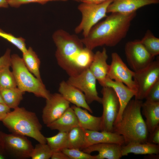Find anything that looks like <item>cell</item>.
<instances>
[{
  "label": "cell",
  "instance_id": "obj_1",
  "mask_svg": "<svg viewBox=\"0 0 159 159\" xmlns=\"http://www.w3.org/2000/svg\"><path fill=\"white\" fill-rule=\"evenodd\" d=\"M136 12L128 14L112 13L93 26L81 39L85 47L92 50L103 46L114 47L126 36Z\"/></svg>",
  "mask_w": 159,
  "mask_h": 159
},
{
  "label": "cell",
  "instance_id": "obj_2",
  "mask_svg": "<svg viewBox=\"0 0 159 159\" xmlns=\"http://www.w3.org/2000/svg\"><path fill=\"white\" fill-rule=\"evenodd\" d=\"M143 102L131 100L124 110L120 120L114 124L113 132L122 135L125 145L148 142V132L141 115Z\"/></svg>",
  "mask_w": 159,
  "mask_h": 159
},
{
  "label": "cell",
  "instance_id": "obj_3",
  "mask_svg": "<svg viewBox=\"0 0 159 159\" xmlns=\"http://www.w3.org/2000/svg\"><path fill=\"white\" fill-rule=\"evenodd\" d=\"M52 38L56 47L55 56L59 65L69 77L81 73L78 60L84 47L81 39L62 29L55 31Z\"/></svg>",
  "mask_w": 159,
  "mask_h": 159
},
{
  "label": "cell",
  "instance_id": "obj_4",
  "mask_svg": "<svg viewBox=\"0 0 159 159\" xmlns=\"http://www.w3.org/2000/svg\"><path fill=\"white\" fill-rule=\"evenodd\" d=\"M11 133L32 138L41 143H47L41 132L42 125L36 114L19 107L9 113L2 121Z\"/></svg>",
  "mask_w": 159,
  "mask_h": 159
},
{
  "label": "cell",
  "instance_id": "obj_5",
  "mask_svg": "<svg viewBox=\"0 0 159 159\" xmlns=\"http://www.w3.org/2000/svg\"><path fill=\"white\" fill-rule=\"evenodd\" d=\"M11 67L17 87L23 92L33 93L35 96L47 99L51 94L42 81L36 77L27 69L22 58L18 55L11 56Z\"/></svg>",
  "mask_w": 159,
  "mask_h": 159
},
{
  "label": "cell",
  "instance_id": "obj_6",
  "mask_svg": "<svg viewBox=\"0 0 159 159\" xmlns=\"http://www.w3.org/2000/svg\"><path fill=\"white\" fill-rule=\"evenodd\" d=\"M113 0H107L100 4L82 2L77 8L82 15L80 24L75 27L76 34L82 32L84 37L87 36L92 28L107 16V8Z\"/></svg>",
  "mask_w": 159,
  "mask_h": 159
},
{
  "label": "cell",
  "instance_id": "obj_7",
  "mask_svg": "<svg viewBox=\"0 0 159 159\" xmlns=\"http://www.w3.org/2000/svg\"><path fill=\"white\" fill-rule=\"evenodd\" d=\"M0 145L9 157L16 159L30 158L33 147L27 137L0 131Z\"/></svg>",
  "mask_w": 159,
  "mask_h": 159
},
{
  "label": "cell",
  "instance_id": "obj_8",
  "mask_svg": "<svg viewBox=\"0 0 159 159\" xmlns=\"http://www.w3.org/2000/svg\"><path fill=\"white\" fill-rule=\"evenodd\" d=\"M101 103L103 107L102 131L113 132L114 123L118 116L120 105L118 97L114 90L103 87Z\"/></svg>",
  "mask_w": 159,
  "mask_h": 159
},
{
  "label": "cell",
  "instance_id": "obj_9",
  "mask_svg": "<svg viewBox=\"0 0 159 159\" xmlns=\"http://www.w3.org/2000/svg\"><path fill=\"white\" fill-rule=\"evenodd\" d=\"M137 87L135 99H145L149 90L159 80V61H152L145 68L134 72L133 77Z\"/></svg>",
  "mask_w": 159,
  "mask_h": 159
},
{
  "label": "cell",
  "instance_id": "obj_10",
  "mask_svg": "<svg viewBox=\"0 0 159 159\" xmlns=\"http://www.w3.org/2000/svg\"><path fill=\"white\" fill-rule=\"evenodd\" d=\"M124 50L127 63L134 72L146 67L154 58L147 51L140 40L127 42L125 44Z\"/></svg>",
  "mask_w": 159,
  "mask_h": 159
},
{
  "label": "cell",
  "instance_id": "obj_11",
  "mask_svg": "<svg viewBox=\"0 0 159 159\" xmlns=\"http://www.w3.org/2000/svg\"><path fill=\"white\" fill-rule=\"evenodd\" d=\"M96 80L88 68L76 76L69 77L66 82L83 93L89 105L94 101L101 103L102 98L99 96L97 90Z\"/></svg>",
  "mask_w": 159,
  "mask_h": 159
},
{
  "label": "cell",
  "instance_id": "obj_12",
  "mask_svg": "<svg viewBox=\"0 0 159 159\" xmlns=\"http://www.w3.org/2000/svg\"><path fill=\"white\" fill-rule=\"evenodd\" d=\"M111 56L112 61L107 77L123 83L136 94L137 87L133 79L134 72L127 67L117 52L112 53Z\"/></svg>",
  "mask_w": 159,
  "mask_h": 159
},
{
  "label": "cell",
  "instance_id": "obj_13",
  "mask_svg": "<svg viewBox=\"0 0 159 159\" xmlns=\"http://www.w3.org/2000/svg\"><path fill=\"white\" fill-rule=\"evenodd\" d=\"M70 103L59 93L51 94L42 110L43 123L47 126L57 119L70 107Z\"/></svg>",
  "mask_w": 159,
  "mask_h": 159
},
{
  "label": "cell",
  "instance_id": "obj_14",
  "mask_svg": "<svg viewBox=\"0 0 159 159\" xmlns=\"http://www.w3.org/2000/svg\"><path fill=\"white\" fill-rule=\"evenodd\" d=\"M101 86L102 87H109L112 88L119 99L120 109L114 123L115 124L120 120L124 110L132 98L135 96V92L123 83L112 80L107 77Z\"/></svg>",
  "mask_w": 159,
  "mask_h": 159
},
{
  "label": "cell",
  "instance_id": "obj_15",
  "mask_svg": "<svg viewBox=\"0 0 159 159\" xmlns=\"http://www.w3.org/2000/svg\"><path fill=\"white\" fill-rule=\"evenodd\" d=\"M159 2V0H113L107 8V13L130 14L144 6Z\"/></svg>",
  "mask_w": 159,
  "mask_h": 159
},
{
  "label": "cell",
  "instance_id": "obj_16",
  "mask_svg": "<svg viewBox=\"0 0 159 159\" xmlns=\"http://www.w3.org/2000/svg\"><path fill=\"white\" fill-rule=\"evenodd\" d=\"M84 130L85 140V148L102 143H114L122 146L125 144L123 136L114 132L104 131L100 132L85 129Z\"/></svg>",
  "mask_w": 159,
  "mask_h": 159
},
{
  "label": "cell",
  "instance_id": "obj_17",
  "mask_svg": "<svg viewBox=\"0 0 159 159\" xmlns=\"http://www.w3.org/2000/svg\"><path fill=\"white\" fill-rule=\"evenodd\" d=\"M58 91L70 103L92 113V110L87 104L84 94L77 87L63 81L59 84Z\"/></svg>",
  "mask_w": 159,
  "mask_h": 159
},
{
  "label": "cell",
  "instance_id": "obj_18",
  "mask_svg": "<svg viewBox=\"0 0 159 159\" xmlns=\"http://www.w3.org/2000/svg\"><path fill=\"white\" fill-rule=\"evenodd\" d=\"M122 145L114 143H102L93 145L82 150L83 151L90 154L97 151V159H120L122 155Z\"/></svg>",
  "mask_w": 159,
  "mask_h": 159
},
{
  "label": "cell",
  "instance_id": "obj_19",
  "mask_svg": "<svg viewBox=\"0 0 159 159\" xmlns=\"http://www.w3.org/2000/svg\"><path fill=\"white\" fill-rule=\"evenodd\" d=\"M108 55L106 49L97 51L94 53L93 60L89 69L101 85L105 79L109 70L110 65L107 63Z\"/></svg>",
  "mask_w": 159,
  "mask_h": 159
},
{
  "label": "cell",
  "instance_id": "obj_20",
  "mask_svg": "<svg viewBox=\"0 0 159 159\" xmlns=\"http://www.w3.org/2000/svg\"><path fill=\"white\" fill-rule=\"evenodd\" d=\"M71 107L77 117L80 127L86 130L102 131L101 117L92 115L88 113L87 110L74 105Z\"/></svg>",
  "mask_w": 159,
  "mask_h": 159
},
{
  "label": "cell",
  "instance_id": "obj_21",
  "mask_svg": "<svg viewBox=\"0 0 159 159\" xmlns=\"http://www.w3.org/2000/svg\"><path fill=\"white\" fill-rule=\"evenodd\" d=\"M46 126L51 130L68 132L79 125L77 117L71 107L58 118Z\"/></svg>",
  "mask_w": 159,
  "mask_h": 159
},
{
  "label": "cell",
  "instance_id": "obj_22",
  "mask_svg": "<svg viewBox=\"0 0 159 159\" xmlns=\"http://www.w3.org/2000/svg\"><path fill=\"white\" fill-rule=\"evenodd\" d=\"M142 112L145 118V121L149 134L152 133L159 126V102L147 100L143 102Z\"/></svg>",
  "mask_w": 159,
  "mask_h": 159
},
{
  "label": "cell",
  "instance_id": "obj_23",
  "mask_svg": "<svg viewBox=\"0 0 159 159\" xmlns=\"http://www.w3.org/2000/svg\"><path fill=\"white\" fill-rule=\"evenodd\" d=\"M121 152L122 156L127 155L130 153L158 155L159 153V145L148 142L130 143L122 146Z\"/></svg>",
  "mask_w": 159,
  "mask_h": 159
},
{
  "label": "cell",
  "instance_id": "obj_24",
  "mask_svg": "<svg viewBox=\"0 0 159 159\" xmlns=\"http://www.w3.org/2000/svg\"><path fill=\"white\" fill-rule=\"evenodd\" d=\"M22 58L28 70L36 77L42 81L39 71L40 60L31 47H29L25 52L22 53Z\"/></svg>",
  "mask_w": 159,
  "mask_h": 159
},
{
  "label": "cell",
  "instance_id": "obj_25",
  "mask_svg": "<svg viewBox=\"0 0 159 159\" xmlns=\"http://www.w3.org/2000/svg\"><path fill=\"white\" fill-rule=\"evenodd\" d=\"M4 103L10 109H14L19 106L23 99V92L17 87L7 89H0Z\"/></svg>",
  "mask_w": 159,
  "mask_h": 159
},
{
  "label": "cell",
  "instance_id": "obj_26",
  "mask_svg": "<svg viewBox=\"0 0 159 159\" xmlns=\"http://www.w3.org/2000/svg\"><path fill=\"white\" fill-rule=\"evenodd\" d=\"M85 147L84 129L78 126L73 128L68 132L67 148L82 150Z\"/></svg>",
  "mask_w": 159,
  "mask_h": 159
},
{
  "label": "cell",
  "instance_id": "obj_27",
  "mask_svg": "<svg viewBox=\"0 0 159 159\" xmlns=\"http://www.w3.org/2000/svg\"><path fill=\"white\" fill-rule=\"evenodd\" d=\"M140 42L145 49L153 57L159 54V38L151 31L148 30Z\"/></svg>",
  "mask_w": 159,
  "mask_h": 159
},
{
  "label": "cell",
  "instance_id": "obj_28",
  "mask_svg": "<svg viewBox=\"0 0 159 159\" xmlns=\"http://www.w3.org/2000/svg\"><path fill=\"white\" fill-rule=\"evenodd\" d=\"M68 132L59 131L55 135L46 137L47 143L53 152L61 150L67 148Z\"/></svg>",
  "mask_w": 159,
  "mask_h": 159
},
{
  "label": "cell",
  "instance_id": "obj_29",
  "mask_svg": "<svg viewBox=\"0 0 159 159\" xmlns=\"http://www.w3.org/2000/svg\"><path fill=\"white\" fill-rule=\"evenodd\" d=\"M9 67L0 71V89H7L17 87L15 79Z\"/></svg>",
  "mask_w": 159,
  "mask_h": 159
},
{
  "label": "cell",
  "instance_id": "obj_30",
  "mask_svg": "<svg viewBox=\"0 0 159 159\" xmlns=\"http://www.w3.org/2000/svg\"><path fill=\"white\" fill-rule=\"evenodd\" d=\"M53 152L47 143H39L34 147L30 158L32 159H49Z\"/></svg>",
  "mask_w": 159,
  "mask_h": 159
},
{
  "label": "cell",
  "instance_id": "obj_31",
  "mask_svg": "<svg viewBox=\"0 0 159 159\" xmlns=\"http://www.w3.org/2000/svg\"><path fill=\"white\" fill-rule=\"evenodd\" d=\"M0 37L5 39L18 49L23 53L27 50L24 39L16 37L0 29Z\"/></svg>",
  "mask_w": 159,
  "mask_h": 159
},
{
  "label": "cell",
  "instance_id": "obj_32",
  "mask_svg": "<svg viewBox=\"0 0 159 159\" xmlns=\"http://www.w3.org/2000/svg\"><path fill=\"white\" fill-rule=\"evenodd\" d=\"M61 150L69 159H97L96 155H91L78 149L64 148Z\"/></svg>",
  "mask_w": 159,
  "mask_h": 159
},
{
  "label": "cell",
  "instance_id": "obj_33",
  "mask_svg": "<svg viewBox=\"0 0 159 159\" xmlns=\"http://www.w3.org/2000/svg\"><path fill=\"white\" fill-rule=\"evenodd\" d=\"M69 0H8L9 6L18 8L22 5L31 3H37L44 4L51 1H66Z\"/></svg>",
  "mask_w": 159,
  "mask_h": 159
},
{
  "label": "cell",
  "instance_id": "obj_34",
  "mask_svg": "<svg viewBox=\"0 0 159 159\" xmlns=\"http://www.w3.org/2000/svg\"><path fill=\"white\" fill-rule=\"evenodd\" d=\"M145 99L149 101L159 102V80L151 88Z\"/></svg>",
  "mask_w": 159,
  "mask_h": 159
},
{
  "label": "cell",
  "instance_id": "obj_35",
  "mask_svg": "<svg viewBox=\"0 0 159 159\" xmlns=\"http://www.w3.org/2000/svg\"><path fill=\"white\" fill-rule=\"evenodd\" d=\"M11 50H6L4 54L0 57V71L7 67H11Z\"/></svg>",
  "mask_w": 159,
  "mask_h": 159
},
{
  "label": "cell",
  "instance_id": "obj_36",
  "mask_svg": "<svg viewBox=\"0 0 159 159\" xmlns=\"http://www.w3.org/2000/svg\"><path fill=\"white\" fill-rule=\"evenodd\" d=\"M148 141L153 144L159 145V126L153 132L150 134Z\"/></svg>",
  "mask_w": 159,
  "mask_h": 159
},
{
  "label": "cell",
  "instance_id": "obj_37",
  "mask_svg": "<svg viewBox=\"0 0 159 159\" xmlns=\"http://www.w3.org/2000/svg\"><path fill=\"white\" fill-rule=\"evenodd\" d=\"M11 109L4 103H0V121L2 120L11 111Z\"/></svg>",
  "mask_w": 159,
  "mask_h": 159
},
{
  "label": "cell",
  "instance_id": "obj_38",
  "mask_svg": "<svg viewBox=\"0 0 159 159\" xmlns=\"http://www.w3.org/2000/svg\"><path fill=\"white\" fill-rule=\"evenodd\" d=\"M51 158L52 159H69V157L61 150L54 152Z\"/></svg>",
  "mask_w": 159,
  "mask_h": 159
},
{
  "label": "cell",
  "instance_id": "obj_39",
  "mask_svg": "<svg viewBox=\"0 0 159 159\" xmlns=\"http://www.w3.org/2000/svg\"><path fill=\"white\" fill-rule=\"evenodd\" d=\"M107 0H81L80 2L97 4L102 3Z\"/></svg>",
  "mask_w": 159,
  "mask_h": 159
},
{
  "label": "cell",
  "instance_id": "obj_40",
  "mask_svg": "<svg viewBox=\"0 0 159 159\" xmlns=\"http://www.w3.org/2000/svg\"><path fill=\"white\" fill-rule=\"evenodd\" d=\"M9 156L0 145V159H6Z\"/></svg>",
  "mask_w": 159,
  "mask_h": 159
},
{
  "label": "cell",
  "instance_id": "obj_41",
  "mask_svg": "<svg viewBox=\"0 0 159 159\" xmlns=\"http://www.w3.org/2000/svg\"><path fill=\"white\" fill-rule=\"evenodd\" d=\"M9 6L8 0H0V8H7Z\"/></svg>",
  "mask_w": 159,
  "mask_h": 159
},
{
  "label": "cell",
  "instance_id": "obj_42",
  "mask_svg": "<svg viewBox=\"0 0 159 159\" xmlns=\"http://www.w3.org/2000/svg\"><path fill=\"white\" fill-rule=\"evenodd\" d=\"M0 103H4V101H3V99H2V97L1 95L0 91Z\"/></svg>",
  "mask_w": 159,
  "mask_h": 159
},
{
  "label": "cell",
  "instance_id": "obj_43",
  "mask_svg": "<svg viewBox=\"0 0 159 159\" xmlns=\"http://www.w3.org/2000/svg\"><path fill=\"white\" fill-rule=\"evenodd\" d=\"M74 1L79 2H80L81 0H73Z\"/></svg>",
  "mask_w": 159,
  "mask_h": 159
}]
</instances>
